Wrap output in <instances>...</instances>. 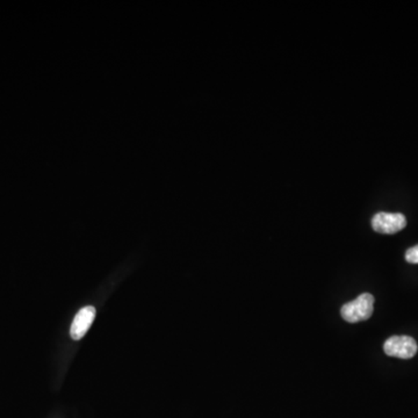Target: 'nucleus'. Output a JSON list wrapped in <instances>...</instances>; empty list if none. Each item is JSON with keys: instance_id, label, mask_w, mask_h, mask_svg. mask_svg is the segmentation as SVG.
<instances>
[{"instance_id": "f257e3e1", "label": "nucleus", "mask_w": 418, "mask_h": 418, "mask_svg": "<svg viewBox=\"0 0 418 418\" xmlns=\"http://www.w3.org/2000/svg\"><path fill=\"white\" fill-rule=\"evenodd\" d=\"M374 309V298L370 293H363L357 299L345 303L340 315L349 323H358L372 316Z\"/></svg>"}, {"instance_id": "39448f33", "label": "nucleus", "mask_w": 418, "mask_h": 418, "mask_svg": "<svg viewBox=\"0 0 418 418\" xmlns=\"http://www.w3.org/2000/svg\"><path fill=\"white\" fill-rule=\"evenodd\" d=\"M405 259L410 264H418V245L408 249L405 252Z\"/></svg>"}, {"instance_id": "20e7f679", "label": "nucleus", "mask_w": 418, "mask_h": 418, "mask_svg": "<svg viewBox=\"0 0 418 418\" xmlns=\"http://www.w3.org/2000/svg\"><path fill=\"white\" fill-rule=\"evenodd\" d=\"M95 313L97 312L93 306H86L79 310L70 328V336L72 340H82L83 337L85 336L95 321Z\"/></svg>"}, {"instance_id": "f03ea898", "label": "nucleus", "mask_w": 418, "mask_h": 418, "mask_svg": "<svg viewBox=\"0 0 418 418\" xmlns=\"http://www.w3.org/2000/svg\"><path fill=\"white\" fill-rule=\"evenodd\" d=\"M417 349L416 340L409 336L391 337L384 345V354L400 359H410L415 356Z\"/></svg>"}, {"instance_id": "7ed1b4c3", "label": "nucleus", "mask_w": 418, "mask_h": 418, "mask_svg": "<svg viewBox=\"0 0 418 418\" xmlns=\"http://www.w3.org/2000/svg\"><path fill=\"white\" fill-rule=\"evenodd\" d=\"M407 225V218L401 213L380 211L372 218V228L380 234H395Z\"/></svg>"}]
</instances>
